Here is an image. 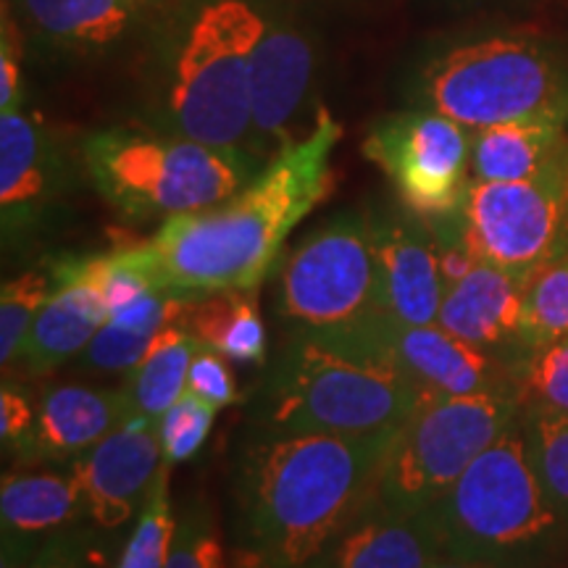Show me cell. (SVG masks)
Listing matches in <instances>:
<instances>
[{
  "instance_id": "obj_1",
  "label": "cell",
  "mask_w": 568,
  "mask_h": 568,
  "mask_svg": "<svg viewBox=\"0 0 568 568\" xmlns=\"http://www.w3.org/2000/svg\"><path fill=\"white\" fill-rule=\"evenodd\" d=\"M397 432H247L232 468L234 568H308L374 500Z\"/></svg>"
},
{
  "instance_id": "obj_2",
  "label": "cell",
  "mask_w": 568,
  "mask_h": 568,
  "mask_svg": "<svg viewBox=\"0 0 568 568\" xmlns=\"http://www.w3.org/2000/svg\"><path fill=\"white\" fill-rule=\"evenodd\" d=\"M343 126L316 111L308 134L282 148L240 193L163 222L151 240L180 293L258 290L280 264L284 240L335 187L332 153Z\"/></svg>"
},
{
  "instance_id": "obj_3",
  "label": "cell",
  "mask_w": 568,
  "mask_h": 568,
  "mask_svg": "<svg viewBox=\"0 0 568 568\" xmlns=\"http://www.w3.org/2000/svg\"><path fill=\"white\" fill-rule=\"evenodd\" d=\"M264 24V0H187L155 61L153 130L253 155V61Z\"/></svg>"
},
{
  "instance_id": "obj_4",
  "label": "cell",
  "mask_w": 568,
  "mask_h": 568,
  "mask_svg": "<svg viewBox=\"0 0 568 568\" xmlns=\"http://www.w3.org/2000/svg\"><path fill=\"white\" fill-rule=\"evenodd\" d=\"M418 389L361 337L290 332L251 406V432L364 435L408 422Z\"/></svg>"
},
{
  "instance_id": "obj_5",
  "label": "cell",
  "mask_w": 568,
  "mask_h": 568,
  "mask_svg": "<svg viewBox=\"0 0 568 568\" xmlns=\"http://www.w3.org/2000/svg\"><path fill=\"white\" fill-rule=\"evenodd\" d=\"M426 510L445 558L489 568H568V527L539 485L521 418Z\"/></svg>"
},
{
  "instance_id": "obj_6",
  "label": "cell",
  "mask_w": 568,
  "mask_h": 568,
  "mask_svg": "<svg viewBox=\"0 0 568 568\" xmlns=\"http://www.w3.org/2000/svg\"><path fill=\"white\" fill-rule=\"evenodd\" d=\"M414 109L437 111L466 130L556 119L568 124V61L535 34L495 32L437 48L408 80Z\"/></svg>"
},
{
  "instance_id": "obj_7",
  "label": "cell",
  "mask_w": 568,
  "mask_h": 568,
  "mask_svg": "<svg viewBox=\"0 0 568 568\" xmlns=\"http://www.w3.org/2000/svg\"><path fill=\"white\" fill-rule=\"evenodd\" d=\"M82 166L103 201L124 219L169 222L224 203L253 182L264 163L251 153L224 151L153 126H111L82 142Z\"/></svg>"
},
{
  "instance_id": "obj_8",
  "label": "cell",
  "mask_w": 568,
  "mask_h": 568,
  "mask_svg": "<svg viewBox=\"0 0 568 568\" xmlns=\"http://www.w3.org/2000/svg\"><path fill=\"white\" fill-rule=\"evenodd\" d=\"M274 311L295 335L353 337L379 316L368 211H343L276 266Z\"/></svg>"
},
{
  "instance_id": "obj_9",
  "label": "cell",
  "mask_w": 568,
  "mask_h": 568,
  "mask_svg": "<svg viewBox=\"0 0 568 568\" xmlns=\"http://www.w3.org/2000/svg\"><path fill=\"white\" fill-rule=\"evenodd\" d=\"M521 414L518 393L422 397L389 447L374 497L400 514L429 508Z\"/></svg>"
},
{
  "instance_id": "obj_10",
  "label": "cell",
  "mask_w": 568,
  "mask_h": 568,
  "mask_svg": "<svg viewBox=\"0 0 568 568\" xmlns=\"http://www.w3.org/2000/svg\"><path fill=\"white\" fill-rule=\"evenodd\" d=\"M460 226L479 261L527 280L568 251V142L558 159L531 180H471Z\"/></svg>"
},
{
  "instance_id": "obj_11",
  "label": "cell",
  "mask_w": 568,
  "mask_h": 568,
  "mask_svg": "<svg viewBox=\"0 0 568 568\" xmlns=\"http://www.w3.org/2000/svg\"><path fill=\"white\" fill-rule=\"evenodd\" d=\"M361 153L422 222H443L464 209L471 184V130L464 124L426 109L389 113L368 130Z\"/></svg>"
},
{
  "instance_id": "obj_12",
  "label": "cell",
  "mask_w": 568,
  "mask_h": 568,
  "mask_svg": "<svg viewBox=\"0 0 568 568\" xmlns=\"http://www.w3.org/2000/svg\"><path fill=\"white\" fill-rule=\"evenodd\" d=\"M353 337L385 353L422 395L518 393L516 366L468 345L439 324H403L379 314Z\"/></svg>"
},
{
  "instance_id": "obj_13",
  "label": "cell",
  "mask_w": 568,
  "mask_h": 568,
  "mask_svg": "<svg viewBox=\"0 0 568 568\" xmlns=\"http://www.w3.org/2000/svg\"><path fill=\"white\" fill-rule=\"evenodd\" d=\"M318 71V42L305 21L266 6V24L253 61V140L251 151L268 163L295 138L311 103Z\"/></svg>"
},
{
  "instance_id": "obj_14",
  "label": "cell",
  "mask_w": 568,
  "mask_h": 568,
  "mask_svg": "<svg viewBox=\"0 0 568 568\" xmlns=\"http://www.w3.org/2000/svg\"><path fill=\"white\" fill-rule=\"evenodd\" d=\"M71 187V163L40 113H0V213L6 243L45 222Z\"/></svg>"
},
{
  "instance_id": "obj_15",
  "label": "cell",
  "mask_w": 568,
  "mask_h": 568,
  "mask_svg": "<svg viewBox=\"0 0 568 568\" xmlns=\"http://www.w3.org/2000/svg\"><path fill=\"white\" fill-rule=\"evenodd\" d=\"M379 314L403 324H437L447 290L429 224L408 209H368Z\"/></svg>"
},
{
  "instance_id": "obj_16",
  "label": "cell",
  "mask_w": 568,
  "mask_h": 568,
  "mask_svg": "<svg viewBox=\"0 0 568 568\" xmlns=\"http://www.w3.org/2000/svg\"><path fill=\"white\" fill-rule=\"evenodd\" d=\"M159 424L130 416L95 447L74 458L71 474L82 489L88 518L98 529H119L145 506L166 464Z\"/></svg>"
},
{
  "instance_id": "obj_17",
  "label": "cell",
  "mask_w": 568,
  "mask_h": 568,
  "mask_svg": "<svg viewBox=\"0 0 568 568\" xmlns=\"http://www.w3.org/2000/svg\"><path fill=\"white\" fill-rule=\"evenodd\" d=\"M53 290L34 316L17 364L30 376H42L80 355L103 329L111 311L92 274L90 255H61L48 264Z\"/></svg>"
},
{
  "instance_id": "obj_18",
  "label": "cell",
  "mask_w": 568,
  "mask_h": 568,
  "mask_svg": "<svg viewBox=\"0 0 568 568\" xmlns=\"http://www.w3.org/2000/svg\"><path fill=\"white\" fill-rule=\"evenodd\" d=\"M527 282V276L479 261L466 276L447 284L437 324L518 372L529 355L524 345Z\"/></svg>"
},
{
  "instance_id": "obj_19",
  "label": "cell",
  "mask_w": 568,
  "mask_h": 568,
  "mask_svg": "<svg viewBox=\"0 0 568 568\" xmlns=\"http://www.w3.org/2000/svg\"><path fill=\"white\" fill-rule=\"evenodd\" d=\"M27 40L53 59H98L116 51L145 19V0H9Z\"/></svg>"
},
{
  "instance_id": "obj_20",
  "label": "cell",
  "mask_w": 568,
  "mask_h": 568,
  "mask_svg": "<svg viewBox=\"0 0 568 568\" xmlns=\"http://www.w3.org/2000/svg\"><path fill=\"white\" fill-rule=\"evenodd\" d=\"M132 416L126 389L53 385L40 395L30 437L13 456L21 464L80 458Z\"/></svg>"
},
{
  "instance_id": "obj_21",
  "label": "cell",
  "mask_w": 568,
  "mask_h": 568,
  "mask_svg": "<svg viewBox=\"0 0 568 568\" xmlns=\"http://www.w3.org/2000/svg\"><path fill=\"white\" fill-rule=\"evenodd\" d=\"M443 558L429 510L400 514L374 497L308 568H435Z\"/></svg>"
},
{
  "instance_id": "obj_22",
  "label": "cell",
  "mask_w": 568,
  "mask_h": 568,
  "mask_svg": "<svg viewBox=\"0 0 568 568\" xmlns=\"http://www.w3.org/2000/svg\"><path fill=\"white\" fill-rule=\"evenodd\" d=\"M190 301L193 295L180 290H153L113 311L103 329L80 353V366L88 372H130L166 326L182 324Z\"/></svg>"
},
{
  "instance_id": "obj_23",
  "label": "cell",
  "mask_w": 568,
  "mask_h": 568,
  "mask_svg": "<svg viewBox=\"0 0 568 568\" xmlns=\"http://www.w3.org/2000/svg\"><path fill=\"white\" fill-rule=\"evenodd\" d=\"M566 122L556 119H527L471 132V180H531L566 148Z\"/></svg>"
},
{
  "instance_id": "obj_24",
  "label": "cell",
  "mask_w": 568,
  "mask_h": 568,
  "mask_svg": "<svg viewBox=\"0 0 568 568\" xmlns=\"http://www.w3.org/2000/svg\"><path fill=\"white\" fill-rule=\"evenodd\" d=\"M84 508L74 474H3L0 521L6 539H34L74 527Z\"/></svg>"
},
{
  "instance_id": "obj_25",
  "label": "cell",
  "mask_w": 568,
  "mask_h": 568,
  "mask_svg": "<svg viewBox=\"0 0 568 568\" xmlns=\"http://www.w3.org/2000/svg\"><path fill=\"white\" fill-rule=\"evenodd\" d=\"M180 326L193 332L203 347L222 353L226 361L251 366L266 364V326L255 290L193 295Z\"/></svg>"
},
{
  "instance_id": "obj_26",
  "label": "cell",
  "mask_w": 568,
  "mask_h": 568,
  "mask_svg": "<svg viewBox=\"0 0 568 568\" xmlns=\"http://www.w3.org/2000/svg\"><path fill=\"white\" fill-rule=\"evenodd\" d=\"M201 347L197 337L184 326H166L142 355L140 364L126 372L124 389L132 400V416L159 424L161 416L187 389L190 366Z\"/></svg>"
},
{
  "instance_id": "obj_27",
  "label": "cell",
  "mask_w": 568,
  "mask_h": 568,
  "mask_svg": "<svg viewBox=\"0 0 568 568\" xmlns=\"http://www.w3.org/2000/svg\"><path fill=\"white\" fill-rule=\"evenodd\" d=\"M90 266L98 284H101L111 314L140 301L142 295L153 293V290H174L169 284L166 272H163V264L153 243L95 253L90 255Z\"/></svg>"
},
{
  "instance_id": "obj_28",
  "label": "cell",
  "mask_w": 568,
  "mask_h": 568,
  "mask_svg": "<svg viewBox=\"0 0 568 568\" xmlns=\"http://www.w3.org/2000/svg\"><path fill=\"white\" fill-rule=\"evenodd\" d=\"M568 337V251L529 276L524 301L527 353Z\"/></svg>"
},
{
  "instance_id": "obj_29",
  "label": "cell",
  "mask_w": 568,
  "mask_h": 568,
  "mask_svg": "<svg viewBox=\"0 0 568 568\" xmlns=\"http://www.w3.org/2000/svg\"><path fill=\"white\" fill-rule=\"evenodd\" d=\"M521 424L539 485L568 527V416L524 410Z\"/></svg>"
},
{
  "instance_id": "obj_30",
  "label": "cell",
  "mask_w": 568,
  "mask_h": 568,
  "mask_svg": "<svg viewBox=\"0 0 568 568\" xmlns=\"http://www.w3.org/2000/svg\"><path fill=\"white\" fill-rule=\"evenodd\" d=\"M174 529L176 521L172 500H169V464H163L116 568H166Z\"/></svg>"
},
{
  "instance_id": "obj_31",
  "label": "cell",
  "mask_w": 568,
  "mask_h": 568,
  "mask_svg": "<svg viewBox=\"0 0 568 568\" xmlns=\"http://www.w3.org/2000/svg\"><path fill=\"white\" fill-rule=\"evenodd\" d=\"M53 290L51 272H24L0 290V364L6 372L17 364L34 316Z\"/></svg>"
},
{
  "instance_id": "obj_32",
  "label": "cell",
  "mask_w": 568,
  "mask_h": 568,
  "mask_svg": "<svg viewBox=\"0 0 568 568\" xmlns=\"http://www.w3.org/2000/svg\"><path fill=\"white\" fill-rule=\"evenodd\" d=\"M516 385L524 410L568 416V337L531 351L518 366Z\"/></svg>"
},
{
  "instance_id": "obj_33",
  "label": "cell",
  "mask_w": 568,
  "mask_h": 568,
  "mask_svg": "<svg viewBox=\"0 0 568 568\" xmlns=\"http://www.w3.org/2000/svg\"><path fill=\"white\" fill-rule=\"evenodd\" d=\"M216 406L193 389H184L180 400L174 403L159 422L161 447L166 464H184L201 450L205 439L211 435L213 416H216Z\"/></svg>"
},
{
  "instance_id": "obj_34",
  "label": "cell",
  "mask_w": 568,
  "mask_h": 568,
  "mask_svg": "<svg viewBox=\"0 0 568 568\" xmlns=\"http://www.w3.org/2000/svg\"><path fill=\"white\" fill-rule=\"evenodd\" d=\"M166 568H226L222 537L209 506L190 503L176 521Z\"/></svg>"
},
{
  "instance_id": "obj_35",
  "label": "cell",
  "mask_w": 568,
  "mask_h": 568,
  "mask_svg": "<svg viewBox=\"0 0 568 568\" xmlns=\"http://www.w3.org/2000/svg\"><path fill=\"white\" fill-rule=\"evenodd\" d=\"M27 34L9 0H3V24H0V113L21 111L24 103V59Z\"/></svg>"
},
{
  "instance_id": "obj_36",
  "label": "cell",
  "mask_w": 568,
  "mask_h": 568,
  "mask_svg": "<svg viewBox=\"0 0 568 568\" xmlns=\"http://www.w3.org/2000/svg\"><path fill=\"white\" fill-rule=\"evenodd\" d=\"M187 389L205 397L216 408H226L240 400L237 382H234L230 366H226V358L222 353L211 351V347H201L195 353L187 376Z\"/></svg>"
},
{
  "instance_id": "obj_37",
  "label": "cell",
  "mask_w": 568,
  "mask_h": 568,
  "mask_svg": "<svg viewBox=\"0 0 568 568\" xmlns=\"http://www.w3.org/2000/svg\"><path fill=\"white\" fill-rule=\"evenodd\" d=\"M34 416H38V406H32V397L6 379L0 389V437H3L6 450L13 453L30 437Z\"/></svg>"
},
{
  "instance_id": "obj_38",
  "label": "cell",
  "mask_w": 568,
  "mask_h": 568,
  "mask_svg": "<svg viewBox=\"0 0 568 568\" xmlns=\"http://www.w3.org/2000/svg\"><path fill=\"white\" fill-rule=\"evenodd\" d=\"M3 568H48L45 548L30 539L3 537Z\"/></svg>"
},
{
  "instance_id": "obj_39",
  "label": "cell",
  "mask_w": 568,
  "mask_h": 568,
  "mask_svg": "<svg viewBox=\"0 0 568 568\" xmlns=\"http://www.w3.org/2000/svg\"><path fill=\"white\" fill-rule=\"evenodd\" d=\"M48 556V568H82L80 552H77L74 542H71L67 531H59V535H51L42 542Z\"/></svg>"
},
{
  "instance_id": "obj_40",
  "label": "cell",
  "mask_w": 568,
  "mask_h": 568,
  "mask_svg": "<svg viewBox=\"0 0 568 568\" xmlns=\"http://www.w3.org/2000/svg\"><path fill=\"white\" fill-rule=\"evenodd\" d=\"M435 568H489V566H477V564H464V560H453V558H443Z\"/></svg>"
}]
</instances>
